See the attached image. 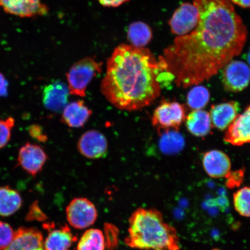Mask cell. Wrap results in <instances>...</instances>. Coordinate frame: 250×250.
I'll use <instances>...</instances> for the list:
<instances>
[{
    "mask_svg": "<svg viewBox=\"0 0 250 250\" xmlns=\"http://www.w3.org/2000/svg\"><path fill=\"white\" fill-rule=\"evenodd\" d=\"M224 140L234 146L250 144V105L228 126Z\"/></svg>",
    "mask_w": 250,
    "mask_h": 250,
    "instance_id": "8fae6325",
    "label": "cell"
},
{
    "mask_svg": "<svg viewBox=\"0 0 250 250\" xmlns=\"http://www.w3.org/2000/svg\"><path fill=\"white\" fill-rule=\"evenodd\" d=\"M159 148L166 155H175L180 152L186 145L185 139L179 131L167 130L159 132Z\"/></svg>",
    "mask_w": 250,
    "mask_h": 250,
    "instance_id": "ffe728a7",
    "label": "cell"
},
{
    "mask_svg": "<svg viewBox=\"0 0 250 250\" xmlns=\"http://www.w3.org/2000/svg\"><path fill=\"white\" fill-rule=\"evenodd\" d=\"M151 28L143 21L131 23L127 29V39L130 45L136 48H146L152 39Z\"/></svg>",
    "mask_w": 250,
    "mask_h": 250,
    "instance_id": "44dd1931",
    "label": "cell"
},
{
    "mask_svg": "<svg viewBox=\"0 0 250 250\" xmlns=\"http://www.w3.org/2000/svg\"><path fill=\"white\" fill-rule=\"evenodd\" d=\"M0 7L6 13L21 18L45 15L49 11L42 0H0Z\"/></svg>",
    "mask_w": 250,
    "mask_h": 250,
    "instance_id": "30bf717a",
    "label": "cell"
},
{
    "mask_svg": "<svg viewBox=\"0 0 250 250\" xmlns=\"http://www.w3.org/2000/svg\"><path fill=\"white\" fill-rule=\"evenodd\" d=\"M127 246L141 250H180V237L174 227L166 223L155 208H139L129 218Z\"/></svg>",
    "mask_w": 250,
    "mask_h": 250,
    "instance_id": "3957f363",
    "label": "cell"
},
{
    "mask_svg": "<svg viewBox=\"0 0 250 250\" xmlns=\"http://www.w3.org/2000/svg\"><path fill=\"white\" fill-rule=\"evenodd\" d=\"M223 68V85L227 91L239 92L249 86L250 68L245 62L231 61Z\"/></svg>",
    "mask_w": 250,
    "mask_h": 250,
    "instance_id": "ba28073f",
    "label": "cell"
},
{
    "mask_svg": "<svg viewBox=\"0 0 250 250\" xmlns=\"http://www.w3.org/2000/svg\"><path fill=\"white\" fill-rule=\"evenodd\" d=\"M92 111L83 101L72 102L62 109L61 121L68 126L78 128L84 126L91 116Z\"/></svg>",
    "mask_w": 250,
    "mask_h": 250,
    "instance_id": "ac0fdd59",
    "label": "cell"
},
{
    "mask_svg": "<svg viewBox=\"0 0 250 250\" xmlns=\"http://www.w3.org/2000/svg\"><path fill=\"white\" fill-rule=\"evenodd\" d=\"M186 124L188 130L192 135L196 137H204L210 133L211 121L209 112L198 109L187 115Z\"/></svg>",
    "mask_w": 250,
    "mask_h": 250,
    "instance_id": "d6986e66",
    "label": "cell"
},
{
    "mask_svg": "<svg viewBox=\"0 0 250 250\" xmlns=\"http://www.w3.org/2000/svg\"><path fill=\"white\" fill-rule=\"evenodd\" d=\"M248 61L249 62V64L250 65V51H249V54L248 55Z\"/></svg>",
    "mask_w": 250,
    "mask_h": 250,
    "instance_id": "d6a6232c",
    "label": "cell"
},
{
    "mask_svg": "<svg viewBox=\"0 0 250 250\" xmlns=\"http://www.w3.org/2000/svg\"><path fill=\"white\" fill-rule=\"evenodd\" d=\"M45 226L49 233L43 243L44 250H71L77 237L67 225L55 229L51 224Z\"/></svg>",
    "mask_w": 250,
    "mask_h": 250,
    "instance_id": "2e32d148",
    "label": "cell"
},
{
    "mask_svg": "<svg viewBox=\"0 0 250 250\" xmlns=\"http://www.w3.org/2000/svg\"><path fill=\"white\" fill-rule=\"evenodd\" d=\"M174 80L163 56L158 61L148 48L121 44L107 62L101 92L115 107L139 110L151 105L161 95V83Z\"/></svg>",
    "mask_w": 250,
    "mask_h": 250,
    "instance_id": "7a4b0ae2",
    "label": "cell"
},
{
    "mask_svg": "<svg viewBox=\"0 0 250 250\" xmlns=\"http://www.w3.org/2000/svg\"><path fill=\"white\" fill-rule=\"evenodd\" d=\"M78 151L85 158L96 159L104 157L108 151V142L101 132L90 130L83 133L78 143Z\"/></svg>",
    "mask_w": 250,
    "mask_h": 250,
    "instance_id": "9c48e42d",
    "label": "cell"
},
{
    "mask_svg": "<svg viewBox=\"0 0 250 250\" xmlns=\"http://www.w3.org/2000/svg\"><path fill=\"white\" fill-rule=\"evenodd\" d=\"M8 83L1 73H0V97H6L8 95Z\"/></svg>",
    "mask_w": 250,
    "mask_h": 250,
    "instance_id": "4dcf8cb0",
    "label": "cell"
},
{
    "mask_svg": "<svg viewBox=\"0 0 250 250\" xmlns=\"http://www.w3.org/2000/svg\"><path fill=\"white\" fill-rule=\"evenodd\" d=\"M234 210L241 216L250 218V187H245L234 193Z\"/></svg>",
    "mask_w": 250,
    "mask_h": 250,
    "instance_id": "d4e9b609",
    "label": "cell"
},
{
    "mask_svg": "<svg viewBox=\"0 0 250 250\" xmlns=\"http://www.w3.org/2000/svg\"><path fill=\"white\" fill-rule=\"evenodd\" d=\"M15 120L9 117L6 120H0V149L7 145L11 136V131L14 126Z\"/></svg>",
    "mask_w": 250,
    "mask_h": 250,
    "instance_id": "484cf974",
    "label": "cell"
},
{
    "mask_svg": "<svg viewBox=\"0 0 250 250\" xmlns=\"http://www.w3.org/2000/svg\"><path fill=\"white\" fill-rule=\"evenodd\" d=\"M104 234L98 229L87 230L78 243L77 250H105Z\"/></svg>",
    "mask_w": 250,
    "mask_h": 250,
    "instance_id": "603a6c76",
    "label": "cell"
},
{
    "mask_svg": "<svg viewBox=\"0 0 250 250\" xmlns=\"http://www.w3.org/2000/svg\"><path fill=\"white\" fill-rule=\"evenodd\" d=\"M69 95L68 85L61 81H56L43 89V104L50 111L60 112L67 104Z\"/></svg>",
    "mask_w": 250,
    "mask_h": 250,
    "instance_id": "9a60e30c",
    "label": "cell"
},
{
    "mask_svg": "<svg viewBox=\"0 0 250 250\" xmlns=\"http://www.w3.org/2000/svg\"><path fill=\"white\" fill-rule=\"evenodd\" d=\"M48 156L40 146L27 143L19 152L18 161L21 167L35 177L42 170Z\"/></svg>",
    "mask_w": 250,
    "mask_h": 250,
    "instance_id": "7c38bea8",
    "label": "cell"
},
{
    "mask_svg": "<svg viewBox=\"0 0 250 250\" xmlns=\"http://www.w3.org/2000/svg\"><path fill=\"white\" fill-rule=\"evenodd\" d=\"M202 163L206 173L213 179L226 178L230 173L231 162L229 156L220 150H211L205 153Z\"/></svg>",
    "mask_w": 250,
    "mask_h": 250,
    "instance_id": "5bb4252c",
    "label": "cell"
},
{
    "mask_svg": "<svg viewBox=\"0 0 250 250\" xmlns=\"http://www.w3.org/2000/svg\"><path fill=\"white\" fill-rule=\"evenodd\" d=\"M15 232L7 223L0 221V249L10 245L14 239Z\"/></svg>",
    "mask_w": 250,
    "mask_h": 250,
    "instance_id": "4316f807",
    "label": "cell"
},
{
    "mask_svg": "<svg viewBox=\"0 0 250 250\" xmlns=\"http://www.w3.org/2000/svg\"><path fill=\"white\" fill-rule=\"evenodd\" d=\"M244 174L245 171L242 170L230 171L226 177V186L229 189L239 187L243 183Z\"/></svg>",
    "mask_w": 250,
    "mask_h": 250,
    "instance_id": "83f0119b",
    "label": "cell"
},
{
    "mask_svg": "<svg viewBox=\"0 0 250 250\" xmlns=\"http://www.w3.org/2000/svg\"><path fill=\"white\" fill-rule=\"evenodd\" d=\"M101 72L102 64L92 58L86 57L75 62L67 73L70 94L85 97L87 86Z\"/></svg>",
    "mask_w": 250,
    "mask_h": 250,
    "instance_id": "277c9868",
    "label": "cell"
},
{
    "mask_svg": "<svg viewBox=\"0 0 250 250\" xmlns=\"http://www.w3.org/2000/svg\"><path fill=\"white\" fill-rule=\"evenodd\" d=\"M186 114L185 105L176 102L163 101L155 109L152 124L159 133L167 130L179 131L186 121Z\"/></svg>",
    "mask_w": 250,
    "mask_h": 250,
    "instance_id": "5b68a950",
    "label": "cell"
},
{
    "mask_svg": "<svg viewBox=\"0 0 250 250\" xmlns=\"http://www.w3.org/2000/svg\"><path fill=\"white\" fill-rule=\"evenodd\" d=\"M199 20L192 32L176 37L164 50L167 71L178 87L208 81L239 55L248 29L230 0H193Z\"/></svg>",
    "mask_w": 250,
    "mask_h": 250,
    "instance_id": "6da1fadb",
    "label": "cell"
},
{
    "mask_svg": "<svg viewBox=\"0 0 250 250\" xmlns=\"http://www.w3.org/2000/svg\"><path fill=\"white\" fill-rule=\"evenodd\" d=\"M239 110L240 105L237 102L212 105L210 112L211 123L218 130H224L236 118Z\"/></svg>",
    "mask_w": 250,
    "mask_h": 250,
    "instance_id": "e0dca14e",
    "label": "cell"
},
{
    "mask_svg": "<svg viewBox=\"0 0 250 250\" xmlns=\"http://www.w3.org/2000/svg\"><path fill=\"white\" fill-rule=\"evenodd\" d=\"M230 1L243 8H250V0H230Z\"/></svg>",
    "mask_w": 250,
    "mask_h": 250,
    "instance_id": "1f68e13d",
    "label": "cell"
},
{
    "mask_svg": "<svg viewBox=\"0 0 250 250\" xmlns=\"http://www.w3.org/2000/svg\"><path fill=\"white\" fill-rule=\"evenodd\" d=\"M68 223L77 229H83L93 226L98 218V211L93 203L85 198L72 200L67 206Z\"/></svg>",
    "mask_w": 250,
    "mask_h": 250,
    "instance_id": "8992f818",
    "label": "cell"
},
{
    "mask_svg": "<svg viewBox=\"0 0 250 250\" xmlns=\"http://www.w3.org/2000/svg\"><path fill=\"white\" fill-rule=\"evenodd\" d=\"M100 4L107 7H117L129 0H98Z\"/></svg>",
    "mask_w": 250,
    "mask_h": 250,
    "instance_id": "f546056e",
    "label": "cell"
},
{
    "mask_svg": "<svg viewBox=\"0 0 250 250\" xmlns=\"http://www.w3.org/2000/svg\"><path fill=\"white\" fill-rule=\"evenodd\" d=\"M22 199L20 193L9 187H0V215L8 217L21 208Z\"/></svg>",
    "mask_w": 250,
    "mask_h": 250,
    "instance_id": "7402d4cb",
    "label": "cell"
},
{
    "mask_svg": "<svg viewBox=\"0 0 250 250\" xmlns=\"http://www.w3.org/2000/svg\"><path fill=\"white\" fill-rule=\"evenodd\" d=\"M210 97V92L206 87L195 85L188 93V105L195 110L201 109L208 104Z\"/></svg>",
    "mask_w": 250,
    "mask_h": 250,
    "instance_id": "cb8c5ba5",
    "label": "cell"
},
{
    "mask_svg": "<svg viewBox=\"0 0 250 250\" xmlns=\"http://www.w3.org/2000/svg\"><path fill=\"white\" fill-rule=\"evenodd\" d=\"M199 13L196 6L184 2L176 11L168 21L171 33L179 36H185L194 30L198 25Z\"/></svg>",
    "mask_w": 250,
    "mask_h": 250,
    "instance_id": "52a82bcc",
    "label": "cell"
},
{
    "mask_svg": "<svg viewBox=\"0 0 250 250\" xmlns=\"http://www.w3.org/2000/svg\"><path fill=\"white\" fill-rule=\"evenodd\" d=\"M42 234L36 228L21 227L10 245L0 250H44Z\"/></svg>",
    "mask_w": 250,
    "mask_h": 250,
    "instance_id": "4fadbf2b",
    "label": "cell"
},
{
    "mask_svg": "<svg viewBox=\"0 0 250 250\" xmlns=\"http://www.w3.org/2000/svg\"><path fill=\"white\" fill-rule=\"evenodd\" d=\"M29 132L30 135L33 138L36 139L40 141V142H43L46 140L47 137L45 134H43L42 128L39 126H37V125H33V126H31L29 129Z\"/></svg>",
    "mask_w": 250,
    "mask_h": 250,
    "instance_id": "f1b7e54d",
    "label": "cell"
}]
</instances>
